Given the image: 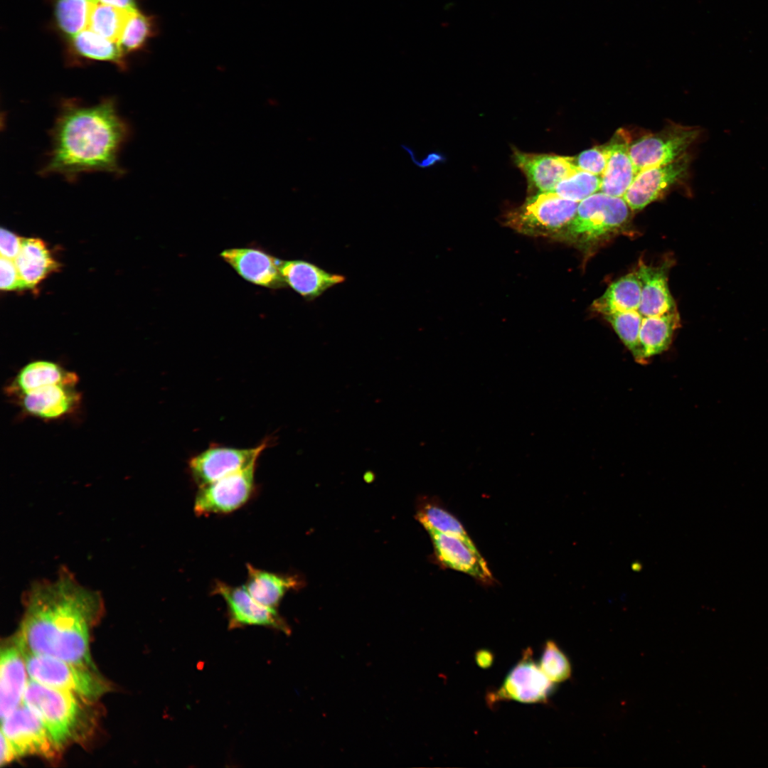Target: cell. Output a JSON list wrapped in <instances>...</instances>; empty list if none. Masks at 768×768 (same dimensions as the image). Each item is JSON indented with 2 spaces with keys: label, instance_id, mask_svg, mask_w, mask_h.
I'll list each match as a JSON object with an SVG mask.
<instances>
[{
  "label": "cell",
  "instance_id": "cell-1",
  "mask_svg": "<svg viewBox=\"0 0 768 768\" xmlns=\"http://www.w3.org/2000/svg\"><path fill=\"white\" fill-rule=\"evenodd\" d=\"M102 609L96 592L63 573L28 592L16 639L24 652L93 668L90 632Z\"/></svg>",
  "mask_w": 768,
  "mask_h": 768
},
{
  "label": "cell",
  "instance_id": "cell-2",
  "mask_svg": "<svg viewBox=\"0 0 768 768\" xmlns=\"http://www.w3.org/2000/svg\"><path fill=\"white\" fill-rule=\"evenodd\" d=\"M131 134L115 99L107 97L85 105L75 98L61 100L50 131V148L41 176L58 175L68 182L85 173L124 174L119 159Z\"/></svg>",
  "mask_w": 768,
  "mask_h": 768
},
{
  "label": "cell",
  "instance_id": "cell-3",
  "mask_svg": "<svg viewBox=\"0 0 768 768\" xmlns=\"http://www.w3.org/2000/svg\"><path fill=\"white\" fill-rule=\"evenodd\" d=\"M631 210L622 197L597 192L579 203L574 218L556 239L588 253L626 228Z\"/></svg>",
  "mask_w": 768,
  "mask_h": 768
},
{
  "label": "cell",
  "instance_id": "cell-4",
  "mask_svg": "<svg viewBox=\"0 0 768 768\" xmlns=\"http://www.w3.org/2000/svg\"><path fill=\"white\" fill-rule=\"evenodd\" d=\"M78 697L68 690L28 681L23 704L40 718L60 750L78 730L83 710Z\"/></svg>",
  "mask_w": 768,
  "mask_h": 768
},
{
  "label": "cell",
  "instance_id": "cell-5",
  "mask_svg": "<svg viewBox=\"0 0 768 768\" xmlns=\"http://www.w3.org/2000/svg\"><path fill=\"white\" fill-rule=\"evenodd\" d=\"M24 656L28 675L41 684L90 700L97 699L109 690L107 683L92 671V667L28 652H24Z\"/></svg>",
  "mask_w": 768,
  "mask_h": 768
},
{
  "label": "cell",
  "instance_id": "cell-6",
  "mask_svg": "<svg viewBox=\"0 0 768 768\" xmlns=\"http://www.w3.org/2000/svg\"><path fill=\"white\" fill-rule=\"evenodd\" d=\"M579 203L553 191L538 193L506 216V225L523 234L556 239L574 218Z\"/></svg>",
  "mask_w": 768,
  "mask_h": 768
},
{
  "label": "cell",
  "instance_id": "cell-7",
  "mask_svg": "<svg viewBox=\"0 0 768 768\" xmlns=\"http://www.w3.org/2000/svg\"><path fill=\"white\" fill-rule=\"evenodd\" d=\"M257 460L212 483L198 487L194 512L198 516L231 513L251 498L255 489Z\"/></svg>",
  "mask_w": 768,
  "mask_h": 768
},
{
  "label": "cell",
  "instance_id": "cell-8",
  "mask_svg": "<svg viewBox=\"0 0 768 768\" xmlns=\"http://www.w3.org/2000/svg\"><path fill=\"white\" fill-rule=\"evenodd\" d=\"M700 134L698 127L674 124L631 142L629 152L636 174L676 160L687 152Z\"/></svg>",
  "mask_w": 768,
  "mask_h": 768
},
{
  "label": "cell",
  "instance_id": "cell-9",
  "mask_svg": "<svg viewBox=\"0 0 768 768\" xmlns=\"http://www.w3.org/2000/svg\"><path fill=\"white\" fill-rule=\"evenodd\" d=\"M269 444V439H266L250 448L211 445L189 459V473L196 484L198 487L203 486L258 460Z\"/></svg>",
  "mask_w": 768,
  "mask_h": 768
},
{
  "label": "cell",
  "instance_id": "cell-10",
  "mask_svg": "<svg viewBox=\"0 0 768 768\" xmlns=\"http://www.w3.org/2000/svg\"><path fill=\"white\" fill-rule=\"evenodd\" d=\"M1 732L11 743L18 757L37 755L52 759L60 750L40 718L24 704L1 720Z\"/></svg>",
  "mask_w": 768,
  "mask_h": 768
},
{
  "label": "cell",
  "instance_id": "cell-11",
  "mask_svg": "<svg viewBox=\"0 0 768 768\" xmlns=\"http://www.w3.org/2000/svg\"><path fill=\"white\" fill-rule=\"evenodd\" d=\"M530 648L523 651L518 662L506 676L503 684L489 695L488 700H513L524 703H545L553 683L533 658Z\"/></svg>",
  "mask_w": 768,
  "mask_h": 768
},
{
  "label": "cell",
  "instance_id": "cell-12",
  "mask_svg": "<svg viewBox=\"0 0 768 768\" xmlns=\"http://www.w3.org/2000/svg\"><path fill=\"white\" fill-rule=\"evenodd\" d=\"M212 592L223 597L226 604L229 629L260 626L289 632L277 609L258 602L245 586H233L217 580Z\"/></svg>",
  "mask_w": 768,
  "mask_h": 768
},
{
  "label": "cell",
  "instance_id": "cell-13",
  "mask_svg": "<svg viewBox=\"0 0 768 768\" xmlns=\"http://www.w3.org/2000/svg\"><path fill=\"white\" fill-rule=\"evenodd\" d=\"M690 161L686 152L668 164L638 172L622 198L632 210L645 208L687 175Z\"/></svg>",
  "mask_w": 768,
  "mask_h": 768
},
{
  "label": "cell",
  "instance_id": "cell-14",
  "mask_svg": "<svg viewBox=\"0 0 768 768\" xmlns=\"http://www.w3.org/2000/svg\"><path fill=\"white\" fill-rule=\"evenodd\" d=\"M438 562L446 568L465 573L484 585H493L495 579L476 547L459 538L436 530H427Z\"/></svg>",
  "mask_w": 768,
  "mask_h": 768
},
{
  "label": "cell",
  "instance_id": "cell-15",
  "mask_svg": "<svg viewBox=\"0 0 768 768\" xmlns=\"http://www.w3.org/2000/svg\"><path fill=\"white\" fill-rule=\"evenodd\" d=\"M78 383L50 384L36 388L15 399L28 415L45 420H57L73 412L81 399Z\"/></svg>",
  "mask_w": 768,
  "mask_h": 768
},
{
  "label": "cell",
  "instance_id": "cell-16",
  "mask_svg": "<svg viewBox=\"0 0 768 768\" xmlns=\"http://www.w3.org/2000/svg\"><path fill=\"white\" fill-rule=\"evenodd\" d=\"M513 157L526 176L528 188L539 193L553 191L561 181L579 170L574 157L570 156L514 149Z\"/></svg>",
  "mask_w": 768,
  "mask_h": 768
},
{
  "label": "cell",
  "instance_id": "cell-17",
  "mask_svg": "<svg viewBox=\"0 0 768 768\" xmlns=\"http://www.w3.org/2000/svg\"><path fill=\"white\" fill-rule=\"evenodd\" d=\"M222 259L244 279L270 289L284 287L279 266L282 260L256 247H235L223 250Z\"/></svg>",
  "mask_w": 768,
  "mask_h": 768
},
{
  "label": "cell",
  "instance_id": "cell-18",
  "mask_svg": "<svg viewBox=\"0 0 768 768\" xmlns=\"http://www.w3.org/2000/svg\"><path fill=\"white\" fill-rule=\"evenodd\" d=\"M0 713L3 720L21 704L28 674L24 652L16 638L1 649Z\"/></svg>",
  "mask_w": 768,
  "mask_h": 768
},
{
  "label": "cell",
  "instance_id": "cell-19",
  "mask_svg": "<svg viewBox=\"0 0 768 768\" xmlns=\"http://www.w3.org/2000/svg\"><path fill=\"white\" fill-rule=\"evenodd\" d=\"M631 142L629 132L619 129L605 144L609 156L606 169L601 176L599 191L623 197L631 184L636 171L629 152Z\"/></svg>",
  "mask_w": 768,
  "mask_h": 768
},
{
  "label": "cell",
  "instance_id": "cell-20",
  "mask_svg": "<svg viewBox=\"0 0 768 768\" xmlns=\"http://www.w3.org/2000/svg\"><path fill=\"white\" fill-rule=\"evenodd\" d=\"M66 40L65 59L70 66L102 61L111 63L122 70L127 68L126 57L122 54L118 43L87 28Z\"/></svg>",
  "mask_w": 768,
  "mask_h": 768
},
{
  "label": "cell",
  "instance_id": "cell-21",
  "mask_svg": "<svg viewBox=\"0 0 768 768\" xmlns=\"http://www.w3.org/2000/svg\"><path fill=\"white\" fill-rule=\"evenodd\" d=\"M279 269L284 283L307 300L345 280L343 275L331 274L304 260H282Z\"/></svg>",
  "mask_w": 768,
  "mask_h": 768
},
{
  "label": "cell",
  "instance_id": "cell-22",
  "mask_svg": "<svg viewBox=\"0 0 768 768\" xmlns=\"http://www.w3.org/2000/svg\"><path fill=\"white\" fill-rule=\"evenodd\" d=\"M668 266H649L641 262L636 273L641 282V300L639 312L643 316L664 314L676 309L669 291Z\"/></svg>",
  "mask_w": 768,
  "mask_h": 768
},
{
  "label": "cell",
  "instance_id": "cell-23",
  "mask_svg": "<svg viewBox=\"0 0 768 768\" xmlns=\"http://www.w3.org/2000/svg\"><path fill=\"white\" fill-rule=\"evenodd\" d=\"M78 375L65 369L57 363L37 360L23 366L11 383L6 387V393L14 398L36 388L55 383H78Z\"/></svg>",
  "mask_w": 768,
  "mask_h": 768
},
{
  "label": "cell",
  "instance_id": "cell-24",
  "mask_svg": "<svg viewBox=\"0 0 768 768\" xmlns=\"http://www.w3.org/2000/svg\"><path fill=\"white\" fill-rule=\"evenodd\" d=\"M14 261L20 277L21 289L35 288L59 267L46 243L39 238H23L20 252Z\"/></svg>",
  "mask_w": 768,
  "mask_h": 768
},
{
  "label": "cell",
  "instance_id": "cell-25",
  "mask_svg": "<svg viewBox=\"0 0 768 768\" xmlns=\"http://www.w3.org/2000/svg\"><path fill=\"white\" fill-rule=\"evenodd\" d=\"M680 326L677 310L652 316H643L639 332L641 364L666 351Z\"/></svg>",
  "mask_w": 768,
  "mask_h": 768
},
{
  "label": "cell",
  "instance_id": "cell-26",
  "mask_svg": "<svg viewBox=\"0 0 768 768\" xmlns=\"http://www.w3.org/2000/svg\"><path fill=\"white\" fill-rule=\"evenodd\" d=\"M247 576L244 585L260 604L277 609L287 592L297 585V580L247 565Z\"/></svg>",
  "mask_w": 768,
  "mask_h": 768
},
{
  "label": "cell",
  "instance_id": "cell-27",
  "mask_svg": "<svg viewBox=\"0 0 768 768\" xmlns=\"http://www.w3.org/2000/svg\"><path fill=\"white\" fill-rule=\"evenodd\" d=\"M641 300V282L636 272L629 273L613 283L597 298L592 307L604 316L638 310Z\"/></svg>",
  "mask_w": 768,
  "mask_h": 768
},
{
  "label": "cell",
  "instance_id": "cell-28",
  "mask_svg": "<svg viewBox=\"0 0 768 768\" xmlns=\"http://www.w3.org/2000/svg\"><path fill=\"white\" fill-rule=\"evenodd\" d=\"M133 11L90 1L87 28L110 41L118 42Z\"/></svg>",
  "mask_w": 768,
  "mask_h": 768
},
{
  "label": "cell",
  "instance_id": "cell-29",
  "mask_svg": "<svg viewBox=\"0 0 768 768\" xmlns=\"http://www.w3.org/2000/svg\"><path fill=\"white\" fill-rule=\"evenodd\" d=\"M417 518L427 530H436L461 538L470 546L476 547L462 523L438 501H425L420 506Z\"/></svg>",
  "mask_w": 768,
  "mask_h": 768
},
{
  "label": "cell",
  "instance_id": "cell-30",
  "mask_svg": "<svg viewBox=\"0 0 768 768\" xmlns=\"http://www.w3.org/2000/svg\"><path fill=\"white\" fill-rule=\"evenodd\" d=\"M53 6L54 23L68 39L87 27L90 0H48Z\"/></svg>",
  "mask_w": 768,
  "mask_h": 768
},
{
  "label": "cell",
  "instance_id": "cell-31",
  "mask_svg": "<svg viewBox=\"0 0 768 768\" xmlns=\"http://www.w3.org/2000/svg\"><path fill=\"white\" fill-rule=\"evenodd\" d=\"M156 22L153 16L138 9L133 11L117 42L122 54L126 57L142 50L156 34Z\"/></svg>",
  "mask_w": 768,
  "mask_h": 768
},
{
  "label": "cell",
  "instance_id": "cell-32",
  "mask_svg": "<svg viewBox=\"0 0 768 768\" xmlns=\"http://www.w3.org/2000/svg\"><path fill=\"white\" fill-rule=\"evenodd\" d=\"M631 353L634 360L641 364L639 332L643 316L638 310L618 312L604 316Z\"/></svg>",
  "mask_w": 768,
  "mask_h": 768
},
{
  "label": "cell",
  "instance_id": "cell-33",
  "mask_svg": "<svg viewBox=\"0 0 768 768\" xmlns=\"http://www.w3.org/2000/svg\"><path fill=\"white\" fill-rule=\"evenodd\" d=\"M601 177L577 170L561 181L553 191L560 197L577 203L600 191Z\"/></svg>",
  "mask_w": 768,
  "mask_h": 768
},
{
  "label": "cell",
  "instance_id": "cell-34",
  "mask_svg": "<svg viewBox=\"0 0 768 768\" xmlns=\"http://www.w3.org/2000/svg\"><path fill=\"white\" fill-rule=\"evenodd\" d=\"M539 667L554 683L567 680L572 673L568 658L553 640H548L545 643Z\"/></svg>",
  "mask_w": 768,
  "mask_h": 768
},
{
  "label": "cell",
  "instance_id": "cell-35",
  "mask_svg": "<svg viewBox=\"0 0 768 768\" xmlns=\"http://www.w3.org/2000/svg\"><path fill=\"white\" fill-rule=\"evenodd\" d=\"M608 156L606 145H603L585 150L574 159L579 169L601 177L606 169Z\"/></svg>",
  "mask_w": 768,
  "mask_h": 768
},
{
  "label": "cell",
  "instance_id": "cell-36",
  "mask_svg": "<svg viewBox=\"0 0 768 768\" xmlns=\"http://www.w3.org/2000/svg\"><path fill=\"white\" fill-rule=\"evenodd\" d=\"M0 288L2 291L21 289V280L15 261L1 257Z\"/></svg>",
  "mask_w": 768,
  "mask_h": 768
},
{
  "label": "cell",
  "instance_id": "cell-37",
  "mask_svg": "<svg viewBox=\"0 0 768 768\" xmlns=\"http://www.w3.org/2000/svg\"><path fill=\"white\" fill-rule=\"evenodd\" d=\"M22 240V238L1 228L0 232L1 257L15 260L20 252Z\"/></svg>",
  "mask_w": 768,
  "mask_h": 768
},
{
  "label": "cell",
  "instance_id": "cell-38",
  "mask_svg": "<svg viewBox=\"0 0 768 768\" xmlns=\"http://www.w3.org/2000/svg\"><path fill=\"white\" fill-rule=\"evenodd\" d=\"M18 758L16 752L9 740L1 732L0 764H6Z\"/></svg>",
  "mask_w": 768,
  "mask_h": 768
},
{
  "label": "cell",
  "instance_id": "cell-39",
  "mask_svg": "<svg viewBox=\"0 0 768 768\" xmlns=\"http://www.w3.org/2000/svg\"><path fill=\"white\" fill-rule=\"evenodd\" d=\"M103 4L114 6L119 9L135 10L137 9L138 0H90Z\"/></svg>",
  "mask_w": 768,
  "mask_h": 768
},
{
  "label": "cell",
  "instance_id": "cell-40",
  "mask_svg": "<svg viewBox=\"0 0 768 768\" xmlns=\"http://www.w3.org/2000/svg\"><path fill=\"white\" fill-rule=\"evenodd\" d=\"M494 658L493 654L488 649H480L475 654V661L477 665L483 668L491 666Z\"/></svg>",
  "mask_w": 768,
  "mask_h": 768
}]
</instances>
